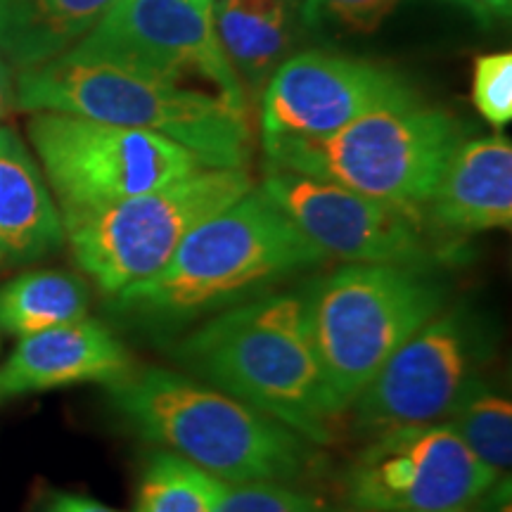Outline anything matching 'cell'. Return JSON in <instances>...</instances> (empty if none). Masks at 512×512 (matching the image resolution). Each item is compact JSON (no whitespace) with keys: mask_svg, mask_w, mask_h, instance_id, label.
I'll list each match as a JSON object with an SVG mask.
<instances>
[{"mask_svg":"<svg viewBox=\"0 0 512 512\" xmlns=\"http://www.w3.org/2000/svg\"><path fill=\"white\" fill-rule=\"evenodd\" d=\"M228 484L174 451H155L140 472L133 512H214Z\"/></svg>","mask_w":512,"mask_h":512,"instance_id":"ffe728a7","label":"cell"},{"mask_svg":"<svg viewBox=\"0 0 512 512\" xmlns=\"http://www.w3.org/2000/svg\"><path fill=\"white\" fill-rule=\"evenodd\" d=\"M413 88L380 64L306 50L280 62L261 93V138L330 136L363 114L415 100Z\"/></svg>","mask_w":512,"mask_h":512,"instance_id":"4fadbf2b","label":"cell"},{"mask_svg":"<svg viewBox=\"0 0 512 512\" xmlns=\"http://www.w3.org/2000/svg\"><path fill=\"white\" fill-rule=\"evenodd\" d=\"M114 0H0V55L17 69L72 50Z\"/></svg>","mask_w":512,"mask_h":512,"instance_id":"e0dca14e","label":"cell"},{"mask_svg":"<svg viewBox=\"0 0 512 512\" xmlns=\"http://www.w3.org/2000/svg\"><path fill=\"white\" fill-rule=\"evenodd\" d=\"M15 107L157 133L183 145L204 166L245 169L252 155L247 114L233 110L219 95L112 62L64 53L19 69Z\"/></svg>","mask_w":512,"mask_h":512,"instance_id":"277c9868","label":"cell"},{"mask_svg":"<svg viewBox=\"0 0 512 512\" xmlns=\"http://www.w3.org/2000/svg\"><path fill=\"white\" fill-rule=\"evenodd\" d=\"M401 0H302L299 17L306 27L373 34L399 8Z\"/></svg>","mask_w":512,"mask_h":512,"instance_id":"7402d4cb","label":"cell"},{"mask_svg":"<svg viewBox=\"0 0 512 512\" xmlns=\"http://www.w3.org/2000/svg\"><path fill=\"white\" fill-rule=\"evenodd\" d=\"M64 242L60 207L41 166L8 126L0 124V249L15 264L43 259Z\"/></svg>","mask_w":512,"mask_h":512,"instance_id":"2e32d148","label":"cell"},{"mask_svg":"<svg viewBox=\"0 0 512 512\" xmlns=\"http://www.w3.org/2000/svg\"><path fill=\"white\" fill-rule=\"evenodd\" d=\"M252 188L245 169L200 166L143 195L95 209L62 211L64 240L81 271L114 297L157 273L192 228Z\"/></svg>","mask_w":512,"mask_h":512,"instance_id":"52a82bcc","label":"cell"},{"mask_svg":"<svg viewBox=\"0 0 512 512\" xmlns=\"http://www.w3.org/2000/svg\"><path fill=\"white\" fill-rule=\"evenodd\" d=\"M465 10H470L482 24H491L496 19H508L512 0H456Z\"/></svg>","mask_w":512,"mask_h":512,"instance_id":"484cf974","label":"cell"},{"mask_svg":"<svg viewBox=\"0 0 512 512\" xmlns=\"http://www.w3.org/2000/svg\"><path fill=\"white\" fill-rule=\"evenodd\" d=\"M325 256L264 190L252 188L192 228L157 273L114 294L112 306L147 328L174 330L261 297Z\"/></svg>","mask_w":512,"mask_h":512,"instance_id":"6da1fadb","label":"cell"},{"mask_svg":"<svg viewBox=\"0 0 512 512\" xmlns=\"http://www.w3.org/2000/svg\"><path fill=\"white\" fill-rule=\"evenodd\" d=\"M43 512H119V510L107 508V505H102V503L93 501V498H86V496L55 494L46 503Z\"/></svg>","mask_w":512,"mask_h":512,"instance_id":"d4e9b609","label":"cell"},{"mask_svg":"<svg viewBox=\"0 0 512 512\" xmlns=\"http://www.w3.org/2000/svg\"><path fill=\"white\" fill-rule=\"evenodd\" d=\"M91 292L81 275L31 271L0 285V332L27 337L88 316Z\"/></svg>","mask_w":512,"mask_h":512,"instance_id":"d6986e66","label":"cell"},{"mask_svg":"<svg viewBox=\"0 0 512 512\" xmlns=\"http://www.w3.org/2000/svg\"><path fill=\"white\" fill-rule=\"evenodd\" d=\"M472 102L477 112L498 128L512 121V55L489 53L477 57L472 72Z\"/></svg>","mask_w":512,"mask_h":512,"instance_id":"603a6c76","label":"cell"},{"mask_svg":"<svg viewBox=\"0 0 512 512\" xmlns=\"http://www.w3.org/2000/svg\"><path fill=\"white\" fill-rule=\"evenodd\" d=\"M498 475L444 420L377 432L349 465L344 496L358 512H463Z\"/></svg>","mask_w":512,"mask_h":512,"instance_id":"9c48e42d","label":"cell"},{"mask_svg":"<svg viewBox=\"0 0 512 512\" xmlns=\"http://www.w3.org/2000/svg\"><path fill=\"white\" fill-rule=\"evenodd\" d=\"M463 131L420 98L387 105L330 136L261 138L268 164L418 209L430 200Z\"/></svg>","mask_w":512,"mask_h":512,"instance_id":"5b68a950","label":"cell"},{"mask_svg":"<svg viewBox=\"0 0 512 512\" xmlns=\"http://www.w3.org/2000/svg\"><path fill=\"white\" fill-rule=\"evenodd\" d=\"M302 0H219L216 34L242 86L264 91L266 81L292 46Z\"/></svg>","mask_w":512,"mask_h":512,"instance_id":"ac0fdd59","label":"cell"},{"mask_svg":"<svg viewBox=\"0 0 512 512\" xmlns=\"http://www.w3.org/2000/svg\"><path fill=\"white\" fill-rule=\"evenodd\" d=\"M214 512H328L316 498L280 482L228 484Z\"/></svg>","mask_w":512,"mask_h":512,"instance_id":"cb8c5ba5","label":"cell"},{"mask_svg":"<svg viewBox=\"0 0 512 512\" xmlns=\"http://www.w3.org/2000/svg\"><path fill=\"white\" fill-rule=\"evenodd\" d=\"M463 512H467V510H463Z\"/></svg>","mask_w":512,"mask_h":512,"instance_id":"f1b7e54d","label":"cell"},{"mask_svg":"<svg viewBox=\"0 0 512 512\" xmlns=\"http://www.w3.org/2000/svg\"><path fill=\"white\" fill-rule=\"evenodd\" d=\"M261 190L325 254L427 271L437 259L415 209L268 164Z\"/></svg>","mask_w":512,"mask_h":512,"instance_id":"8fae6325","label":"cell"},{"mask_svg":"<svg viewBox=\"0 0 512 512\" xmlns=\"http://www.w3.org/2000/svg\"><path fill=\"white\" fill-rule=\"evenodd\" d=\"M31 114L29 140L60 214L143 195L204 166L183 145L157 133L60 112Z\"/></svg>","mask_w":512,"mask_h":512,"instance_id":"ba28073f","label":"cell"},{"mask_svg":"<svg viewBox=\"0 0 512 512\" xmlns=\"http://www.w3.org/2000/svg\"><path fill=\"white\" fill-rule=\"evenodd\" d=\"M12 110H17L15 107V76H12L10 62L0 55V121L8 117Z\"/></svg>","mask_w":512,"mask_h":512,"instance_id":"4316f807","label":"cell"},{"mask_svg":"<svg viewBox=\"0 0 512 512\" xmlns=\"http://www.w3.org/2000/svg\"><path fill=\"white\" fill-rule=\"evenodd\" d=\"M121 418L145 441L174 451L226 484L302 477L311 441L259 408L166 368L131 370L107 384Z\"/></svg>","mask_w":512,"mask_h":512,"instance_id":"3957f363","label":"cell"},{"mask_svg":"<svg viewBox=\"0 0 512 512\" xmlns=\"http://www.w3.org/2000/svg\"><path fill=\"white\" fill-rule=\"evenodd\" d=\"M133 370L121 339L93 318L19 337L0 366V396L67 387L79 382L112 384Z\"/></svg>","mask_w":512,"mask_h":512,"instance_id":"5bb4252c","label":"cell"},{"mask_svg":"<svg viewBox=\"0 0 512 512\" xmlns=\"http://www.w3.org/2000/svg\"><path fill=\"white\" fill-rule=\"evenodd\" d=\"M441 233L475 235L510 228L512 145L505 136L460 140L425 202Z\"/></svg>","mask_w":512,"mask_h":512,"instance_id":"9a60e30c","label":"cell"},{"mask_svg":"<svg viewBox=\"0 0 512 512\" xmlns=\"http://www.w3.org/2000/svg\"><path fill=\"white\" fill-rule=\"evenodd\" d=\"M479 337L463 309L439 311L389 356L358 394L356 427L377 434L392 427L439 422L472 380Z\"/></svg>","mask_w":512,"mask_h":512,"instance_id":"7c38bea8","label":"cell"},{"mask_svg":"<svg viewBox=\"0 0 512 512\" xmlns=\"http://www.w3.org/2000/svg\"><path fill=\"white\" fill-rule=\"evenodd\" d=\"M444 422L456 430L479 463L498 477L508 472L512 463V406L505 396L484 382L470 380L453 401Z\"/></svg>","mask_w":512,"mask_h":512,"instance_id":"44dd1931","label":"cell"},{"mask_svg":"<svg viewBox=\"0 0 512 512\" xmlns=\"http://www.w3.org/2000/svg\"><path fill=\"white\" fill-rule=\"evenodd\" d=\"M302 297L320 373L342 411L444 306L425 271L394 264H347L313 280Z\"/></svg>","mask_w":512,"mask_h":512,"instance_id":"8992f818","label":"cell"},{"mask_svg":"<svg viewBox=\"0 0 512 512\" xmlns=\"http://www.w3.org/2000/svg\"><path fill=\"white\" fill-rule=\"evenodd\" d=\"M216 0H114L67 55L112 62L181 81L197 74L226 105L247 114V91L230 64L214 19Z\"/></svg>","mask_w":512,"mask_h":512,"instance_id":"30bf717a","label":"cell"},{"mask_svg":"<svg viewBox=\"0 0 512 512\" xmlns=\"http://www.w3.org/2000/svg\"><path fill=\"white\" fill-rule=\"evenodd\" d=\"M176 356L211 387L313 444H330V425L344 413L320 373L302 294H264L214 313Z\"/></svg>","mask_w":512,"mask_h":512,"instance_id":"7a4b0ae2","label":"cell"},{"mask_svg":"<svg viewBox=\"0 0 512 512\" xmlns=\"http://www.w3.org/2000/svg\"><path fill=\"white\" fill-rule=\"evenodd\" d=\"M0 259H5V256H3V249H0Z\"/></svg>","mask_w":512,"mask_h":512,"instance_id":"83f0119b","label":"cell"}]
</instances>
